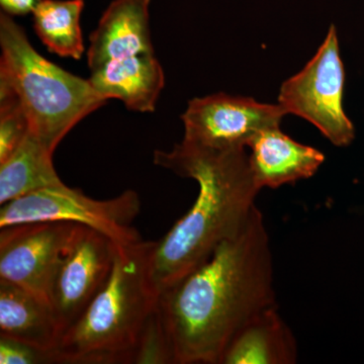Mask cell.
<instances>
[{"label":"cell","mask_w":364,"mask_h":364,"mask_svg":"<svg viewBox=\"0 0 364 364\" xmlns=\"http://www.w3.org/2000/svg\"><path fill=\"white\" fill-rule=\"evenodd\" d=\"M274 306L269 237L255 205L238 233L160 294L174 363L219 364L235 334Z\"/></svg>","instance_id":"6da1fadb"},{"label":"cell","mask_w":364,"mask_h":364,"mask_svg":"<svg viewBox=\"0 0 364 364\" xmlns=\"http://www.w3.org/2000/svg\"><path fill=\"white\" fill-rule=\"evenodd\" d=\"M154 163L193 179V207L155 243L151 275L160 294L183 279L244 227L259 193L245 149L215 150L182 140Z\"/></svg>","instance_id":"7a4b0ae2"},{"label":"cell","mask_w":364,"mask_h":364,"mask_svg":"<svg viewBox=\"0 0 364 364\" xmlns=\"http://www.w3.org/2000/svg\"><path fill=\"white\" fill-rule=\"evenodd\" d=\"M156 241L117 244L109 279L52 352L54 363H133L146 321L159 304L151 261Z\"/></svg>","instance_id":"3957f363"},{"label":"cell","mask_w":364,"mask_h":364,"mask_svg":"<svg viewBox=\"0 0 364 364\" xmlns=\"http://www.w3.org/2000/svg\"><path fill=\"white\" fill-rule=\"evenodd\" d=\"M0 85L13 91L30 132L54 154L57 146L85 117L107 102L91 85L43 57L25 31L0 14Z\"/></svg>","instance_id":"277c9868"},{"label":"cell","mask_w":364,"mask_h":364,"mask_svg":"<svg viewBox=\"0 0 364 364\" xmlns=\"http://www.w3.org/2000/svg\"><path fill=\"white\" fill-rule=\"evenodd\" d=\"M140 210V198L134 191L98 200L62 183L2 205L0 229L33 222L72 223L97 230L114 243L126 245L142 240L133 226Z\"/></svg>","instance_id":"5b68a950"},{"label":"cell","mask_w":364,"mask_h":364,"mask_svg":"<svg viewBox=\"0 0 364 364\" xmlns=\"http://www.w3.org/2000/svg\"><path fill=\"white\" fill-rule=\"evenodd\" d=\"M345 70L336 28L331 26L315 56L303 70L282 83L279 105L317 127L333 144L346 147L355 129L343 107Z\"/></svg>","instance_id":"8992f818"},{"label":"cell","mask_w":364,"mask_h":364,"mask_svg":"<svg viewBox=\"0 0 364 364\" xmlns=\"http://www.w3.org/2000/svg\"><path fill=\"white\" fill-rule=\"evenodd\" d=\"M78 224L33 222L0 229V280L50 304V291Z\"/></svg>","instance_id":"52a82bcc"},{"label":"cell","mask_w":364,"mask_h":364,"mask_svg":"<svg viewBox=\"0 0 364 364\" xmlns=\"http://www.w3.org/2000/svg\"><path fill=\"white\" fill-rule=\"evenodd\" d=\"M287 112L279 105L217 93L189 100L182 114L183 140L215 150L245 149L254 136L279 127Z\"/></svg>","instance_id":"ba28073f"},{"label":"cell","mask_w":364,"mask_h":364,"mask_svg":"<svg viewBox=\"0 0 364 364\" xmlns=\"http://www.w3.org/2000/svg\"><path fill=\"white\" fill-rule=\"evenodd\" d=\"M116 249L117 243L97 230L82 225L76 228L50 291V305L62 335L109 279Z\"/></svg>","instance_id":"9c48e42d"},{"label":"cell","mask_w":364,"mask_h":364,"mask_svg":"<svg viewBox=\"0 0 364 364\" xmlns=\"http://www.w3.org/2000/svg\"><path fill=\"white\" fill-rule=\"evenodd\" d=\"M150 0H114L90 37V71L114 60L154 53L151 39Z\"/></svg>","instance_id":"30bf717a"},{"label":"cell","mask_w":364,"mask_h":364,"mask_svg":"<svg viewBox=\"0 0 364 364\" xmlns=\"http://www.w3.org/2000/svg\"><path fill=\"white\" fill-rule=\"evenodd\" d=\"M249 164L258 188H277L315 176L325 155L286 135L279 127L268 129L249 143Z\"/></svg>","instance_id":"8fae6325"},{"label":"cell","mask_w":364,"mask_h":364,"mask_svg":"<svg viewBox=\"0 0 364 364\" xmlns=\"http://www.w3.org/2000/svg\"><path fill=\"white\" fill-rule=\"evenodd\" d=\"M95 90L105 100L117 98L131 111L153 112L164 87L161 64L154 53L107 62L90 71Z\"/></svg>","instance_id":"7c38bea8"},{"label":"cell","mask_w":364,"mask_h":364,"mask_svg":"<svg viewBox=\"0 0 364 364\" xmlns=\"http://www.w3.org/2000/svg\"><path fill=\"white\" fill-rule=\"evenodd\" d=\"M298 345L277 306L258 313L235 334L219 364H293Z\"/></svg>","instance_id":"4fadbf2b"},{"label":"cell","mask_w":364,"mask_h":364,"mask_svg":"<svg viewBox=\"0 0 364 364\" xmlns=\"http://www.w3.org/2000/svg\"><path fill=\"white\" fill-rule=\"evenodd\" d=\"M0 336L52 353L62 331L50 304L23 287L0 280Z\"/></svg>","instance_id":"5bb4252c"},{"label":"cell","mask_w":364,"mask_h":364,"mask_svg":"<svg viewBox=\"0 0 364 364\" xmlns=\"http://www.w3.org/2000/svg\"><path fill=\"white\" fill-rule=\"evenodd\" d=\"M53 155L28 131L13 154L0 162V205L63 183L55 169Z\"/></svg>","instance_id":"9a60e30c"},{"label":"cell","mask_w":364,"mask_h":364,"mask_svg":"<svg viewBox=\"0 0 364 364\" xmlns=\"http://www.w3.org/2000/svg\"><path fill=\"white\" fill-rule=\"evenodd\" d=\"M83 0H42L33 11V28L43 44L62 57L80 60L85 53L80 16Z\"/></svg>","instance_id":"2e32d148"},{"label":"cell","mask_w":364,"mask_h":364,"mask_svg":"<svg viewBox=\"0 0 364 364\" xmlns=\"http://www.w3.org/2000/svg\"><path fill=\"white\" fill-rule=\"evenodd\" d=\"M133 363H174L173 349L159 304L144 325L134 352Z\"/></svg>","instance_id":"e0dca14e"},{"label":"cell","mask_w":364,"mask_h":364,"mask_svg":"<svg viewBox=\"0 0 364 364\" xmlns=\"http://www.w3.org/2000/svg\"><path fill=\"white\" fill-rule=\"evenodd\" d=\"M30 131L28 119L13 91L0 85V162L11 156Z\"/></svg>","instance_id":"ac0fdd59"},{"label":"cell","mask_w":364,"mask_h":364,"mask_svg":"<svg viewBox=\"0 0 364 364\" xmlns=\"http://www.w3.org/2000/svg\"><path fill=\"white\" fill-rule=\"evenodd\" d=\"M0 363H54V359L51 352L42 350L23 342L0 336Z\"/></svg>","instance_id":"d6986e66"},{"label":"cell","mask_w":364,"mask_h":364,"mask_svg":"<svg viewBox=\"0 0 364 364\" xmlns=\"http://www.w3.org/2000/svg\"><path fill=\"white\" fill-rule=\"evenodd\" d=\"M42 0H0L2 11L9 16L33 14Z\"/></svg>","instance_id":"ffe728a7"}]
</instances>
